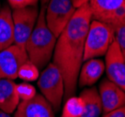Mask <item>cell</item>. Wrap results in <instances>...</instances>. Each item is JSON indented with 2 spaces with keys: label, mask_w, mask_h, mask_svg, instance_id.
<instances>
[{
  "label": "cell",
  "mask_w": 125,
  "mask_h": 117,
  "mask_svg": "<svg viewBox=\"0 0 125 117\" xmlns=\"http://www.w3.org/2000/svg\"><path fill=\"white\" fill-rule=\"evenodd\" d=\"M71 1H72V3L74 6L75 9H78V8L88 3V0H71Z\"/></svg>",
  "instance_id": "obj_22"
},
{
  "label": "cell",
  "mask_w": 125,
  "mask_h": 117,
  "mask_svg": "<svg viewBox=\"0 0 125 117\" xmlns=\"http://www.w3.org/2000/svg\"><path fill=\"white\" fill-rule=\"evenodd\" d=\"M14 44L12 12L9 6L0 9V52Z\"/></svg>",
  "instance_id": "obj_14"
},
{
  "label": "cell",
  "mask_w": 125,
  "mask_h": 117,
  "mask_svg": "<svg viewBox=\"0 0 125 117\" xmlns=\"http://www.w3.org/2000/svg\"><path fill=\"white\" fill-rule=\"evenodd\" d=\"M17 84L12 80L0 79V111L10 114L20 103Z\"/></svg>",
  "instance_id": "obj_13"
},
{
  "label": "cell",
  "mask_w": 125,
  "mask_h": 117,
  "mask_svg": "<svg viewBox=\"0 0 125 117\" xmlns=\"http://www.w3.org/2000/svg\"><path fill=\"white\" fill-rule=\"evenodd\" d=\"M80 98L84 102V111L80 117H99L103 111L99 92L96 88H87L81 92Z\"/></svg>",
  "instance_id": "obj_15"
},
{
  "label": "cell",
  "mask_w": 125,
  "mask_h": 117,
  "mask_svg": "<svg viewBox=\"0 0 125 117\" xmlns=\"http://www.w3.org/2000/svg\"><path fill=\"white\" fill-rule=\"evenodd\" d=\"M14 117H56L55 111L42 95H36L34 99L20 101Z\"/></svg>",
  "instance_id": "obj_11"
},
{
  "label": "cell",
  "mask_w": 125,
  "mask_h": 117,
  "mask_svg": "<svg viewBox=\"0 0 125 117\" xmlns=\"http://www.w3.org/2000/svg\"><path fill=\"white\" fill-rule=\"evenodd\" d=\"M92 20L114 29L125 25V0H88Z\"/></svg>",
  "instance_id": "obj_5"
},
{
  "label": "cell",
  "mask_w": 125,
  "mask_h": 117,
  "mask_svg": "<svg viewBox=\"0 0 125 117\" xmlns=\"http://www.w3.org/2000/svg\"><path fill=\"white\" fill-rule=\"evenodd\" d=\"M0 9H1V6H0Z\"/></svg>",
  "instance_id": "obj_25"
},
{
  "label": "cell",
  "mask_w": 125,
  "mask_h": 117,
  "mask_svg": "<svg viewBox=\"0 0 125 117\" xmlns=\"http://www.w3.org/2000/svg\"><path fill=\"white\" fill-rule=\"evenodd\" d=\"M12 9H23L26 7H37L39 0H8Z\"/></svg>",
  "instance_id": "obj_20"
},
{
  "label": "cell",
  "mask_w": 125,
  "mask_h": 117,
  "mask_svg": "<svg viewBox=\"0 0 125 117\" xmlns=\"http://www.w3.org/2000/svg\"><path fill=\"white\" fill-rule=\"evenodd\" d=\"M12 21L14 28V44L25 49V44L34 29L39 10L37 7H26L12 9Z\"/></svg>",
  "instance_id": "obj_7"
},
{
  "label": "cell",
  "mask_w": 125,
  "mask_h": 117,
  "mask_svg": "<svg viewBox=\"0 0 125 117\" xmlns=\"http://www.w3.org/2000/svg\"><path fill=\"white\" fill-rule=\"evenodd\" d=\"M103 117H125V106L104 113Z\"/></svg>",
  "instance_id": "obj_21"
},
{
  "label": "cell",
  "mask_w": 125,
  "mask_h": 117,
  "mask_svg": "<svg viewBox=\"0 0 125 117\" xmlns=\"http://www.w3.org/2000/svg\"><path fill=\"white\" fill-rule=\"evenodd\" d=\"M115 40V29L110 25L92 20L85 40L83 61L105 55Z\"/></svg>",
  "instance_id": "obj_3"
},
{
  "label": "cell",
  "mask_w": 125,
  "mask_h": 117,
  "mask_svg": "<svg viewBox=\"0 0 125 117\" xmlns=\"http://www.w3.org/2000/svg\"><path fill=\"white\" fill-rule=\"evenodd\" d=\"M0 117H11L9 113H7L5 111H0Z\"/></svg>",
  "instance_id": "obj_23"
},
{
  "label": "cell",
  "mask_w": 125,
  "mask_h": 117,
  "mask_svg": "<svg viewBox=\"0 0 125 117\" xmlns=\"http://www.w3.org/2000/svg\"><path fill=\"white\" fill-rule=\"evenodd\" d=\"M25 50L16 44H12L0 52V79L15 80L18 78L21 66L28 61Z\"/></svg>",
  "instance_id": "obj_8"
},
{
  "label": "cell",
  "mask_w": 125,
  "mask_h": 117,
  "mask_svg": "<svg viewBox=\"0 0 125 117\" xmlns=\"http://www.w3.org/2000/svg\"><path fill=\"white\" fill-rule=\"evenodd\" d=\"M115 40L119 45L121 54L125 60V25L115 29Z\"/></svg>",
  "instance_id": "obj_19"
},
{
  "label": "cell",
  "mask_w": 125,
  "mask_h": 117,
  "mask_svg": "<svg viewBox=\"0 0 125 117\" xmlns=\"http://www.w3.org/2000/svg\"><path fill=\"white\" fill-rule=\"evenodd\" d=\"M38 86L54 111H60L64 99L65 85L59 69L53 63H49L41 73L38 79Z\"/></svg>",
  "instance_id": "obj_4"
},
{
  "label": "cell",
  "mask_w": 125,
  "mask_h": 117,
  "mask_svg": "<svg viewBox=\"0 0 125 117\" xmlns=\"http://www.w3.org/2000/svg\"><path fill=\"white\" fill-rule=\"evenodd\" d=\"M104 114L125 106V91L108 79H104L99 86Z\"/></svg>",
  "instance_id": "obj_10"
},
{
  "label": "cell",
  "mask_w": 125,
  "mask_h": 117,
  "mask_svg": "<svg viewBox=\"0 0 125 117\" xmlns=\"http://www.w3.org/2000/svg\"><path fill=\"white\" fill-rule=\"evenodd\" d=\"M84 111V102L80 97H71L66 99L60 117H80Z\"/></svg>",
  "instance_id": "obj_16"
},
{
  "label": "cell",
  "mask_w": 125,
  "mask_h": 117,
  "mask_svg": "<svg viewBox=\"0 0 125 117\" xmlns=\"http://www.w3.org/2000/svg\"><path fill=\"white\" fill-rule=\"evenodd\" d=\"M45 9L46 6H42L36 25L25 47L29 61L39 69L45 68L49 64L57 39L46 25Z\"/></svg>",
  "instance_id": "obj_2"
},
{
  "label": "cell",
  "mask_w": 125,
  "mask_h": 117,
  "mask_svg": "<svg viewBox=\"0 0 125 117\" xmlns=\"http://www.w3.org/2000/svg\"><path fill=\"white\" fill-rule=\"evenodd\" d=\"M42 1V6H45V4H47L50 0H41Z\"/></svg>",
  "instance_id": "obj_24"
},
{
  "label": "cell",
  "mask_w": 125,
  "mask_h": 117,
  "mask_svg": "<svg viewBox=\"0 0 125 117\" xmlns=\"http://www.w3.org/2000/svg\"><path fill=\"white\" fill-rule=\"evenodd\" d=\"M17 94L20 99V101H27L34 99L37 95L36 88L28 82H22L17 84Z\"/></svg>",
  "instance_id": "obj_18"
},
{
  "label": "cell",
  "mask_w": 125,
  "mask_h": 117,
  "mask_svg": "<svg viewBox=\"0 0 125 117\" xmlns=\"http://www.w3.org/2000/svg\"><path fill=\"white\" fill-rule=\"evenodd\" d=\"M104 70H105L104 62L102 59L93 58L86 61L80 68L77 85H79L80 87H88L93 85L102 77Z\"/></svg>",
  "instance_id": "obj_12"
},
{
  "label": "cell",
  "mask_w": 125,
  "mask_h": 117,
  "mask_svg": "<svg viewBox=\"0 0 125 117\" xmlns=\"http://www.w3.org/2000/svg\"><path fill=\"white\" fill-rule=\"evenodd\" d=\"M76 9L71 0H50L45 9L48 28L57 38L73 18Z\"/></svg>",
  "instance_id": "obj_6"
},
{
  "label": "cell",
  "mask_w": 125,
  "mask_h": 117,
  "mask_svg": "<svg viewBox=\"0 0 125 117\" xmlns=\"http://www.w3.org/2000/svg\"><path fill=\"white\" fill-rule=\"evenodd\" d=\"M104 67L107 79L125 91V60L116 40L105 54Z\"/></svg>",
  "instance_id": "obj_9"
},
{
  "label": "cell",
  "mask_w": 125,
  "mask_h": 117,
  "mask_svg": "<svg viewBox=\"0 0 125 117\" xmlns=\"http://www.w3.org/2000/svg\"><path fill=\"white\" fill-rule=\"evenodd\" d=\"M40 69L31 61L24 63L18 71V78L25 81H34L40 77Z\"/></svg>",
  "instance_id": "obj_17"
},
{
  "label": "cell",
  "mask_w": 125,
  "mask_h": 117,
  "mask_svg": "<svg viewBox=\"0 0 125 117\" xmlns=\"http://www.w3.org/2000/svg\"><path fill=\"white\" fill-rule=\"evenodd\" d=\"M91 21L92 12L88 3L76 9L73 18L56 39L53 64L59 69L63 77L65 99L75 96L85 40Z\"/></svg>",
  "instance_id": "obj_1"
}]
</instances>
